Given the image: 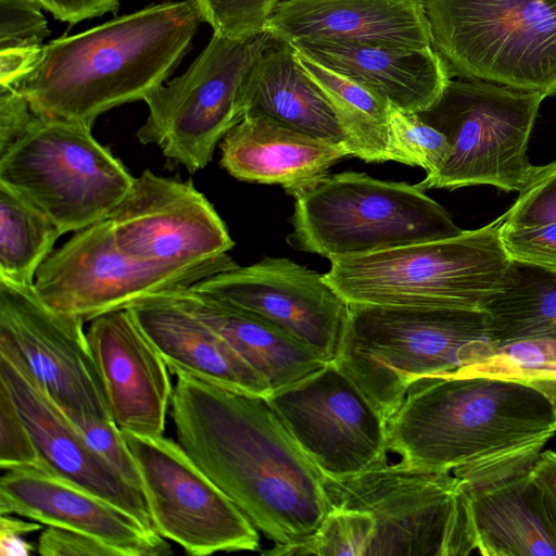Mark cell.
Returning a JSON list of instances; mask_svg holds the SVG:
<instances>
[{"label":"cell","instance_id":"obj_1","mask_svg":"<svg viewBox=\"0 0 556 556\" xmlns=\"http://www.w3.org/2000/svg\"><path fill=\"white\" fill-rule=\"evenodd\" d=\"M177 442L274 545L304 541L331 509L325 475L267 397L176 372Z\"/></svg>","mask_w":556,"mask_h":556},{"label":"cell","instance_id":"obj_2","mask_svg":"<svg viewBox=\"0 0 556 556\" xmlns=\"http://www.w3.org/2000/svg\"><path fill=\"white\" fill-rule=\"evenodd\" d=\"M387 430L401 462L476 489L529 472L556 434V409L515 380L427 376L410 383Z\"/></svg>","mask_w":556,"mask_h":556},{"label":"cell","instance_id":"obj_3","mask_svg":"<svg viewBox=\"0 0 556 556\" xmlns=\"http://www.w3.org/2000/svg\"><path fill=\"white\" fill-rule=\"evenodd\" d=\"M202 22L194 0L165 1L49 41L13 86L38 112L92 127L144 100L177 68Z\"/></svg>","mask_w":556,"mask_h":556},{"label":"cell","instance_id":"obj_4","mask_svg":"<svg viewBox=\"0 0 556 556\" xmlns=\"http://www.w3.org/2000/svg\"><path fill=\"white\" fill-rule=\"evenodd\" d=\"M497 346L484 309L350 304L334 362L388 420L413 381L456 372Z\"/></svg>","mask_w":556,"mask_h":556},{"label":"cell","instance_id":"obj_5","mask_svg":"<svg viewBox=\"0 0 556 556\" xmlns=\"http://www.w3.org/2000/svg\"><path fill=\"white\" fill-rule=\"evenodd\" d=\"M503 215L460 235L330 260L326 281L349 303L483 309L510 262Z\"/></svg>","mask_w":556,"mask_h":556},{"label":"cell","instance_id":"obj_6","mask_svg":"<svg viewBox=\"0 0 556 556\" xmlns=\"http://www.w3.org/2000/svg\"><path fill=\"white\" fill-rule=\"evenodd\" d=\"M294 199L288 244L329 260L464 231L417 184L380 180L364 173L328 174Z\"/></svg>","mask_w":556,"mask_h":556},{"label":"cell","instance_id":"obj_7","mask_svg":"<svg viewBox=\"0 0 556 556\" xmlns=\"http://www.w3.org/2000/svg\"><path fill=\"white\" fill-rule=\"evenodd\" d=\"M432 46L458 78L556 96V0H424Z\"/></svg>","mask_w":556,"mask_h":556},{"label":"cell","instance_id":"obj_8","mask_svg":"<svg viewBox=\"0 0 556 556\" xmlns=\"http://www.w3.org/2000/svg\"><path fill=\"white\" fill-rule=\"evenodd\" d=\"M332 507L369 513L368 556H468L478 553L467 483L451 471L388 460L344 478L325 476Z\"/></svg>","mask_w":556,"mask_h":556},{"label":"cell","instance_id":"obj_9","mask_svg":"<svg viewBox=\"0 0 556 556\" xmlns=\"http://www.w3.org/2000/svg\"><path fill=\"white\" fill-rule=\"evenodd\" d=\"M134 179L90 126L38 111L0 151V182L49 215L63 233L109 218Z\"/></svg>","mask_w":556,"mask_h":556},{"label":"cell","instance_id":"obj_10","mask_svg":"<svg viewBox=\"0 0 556 556\" xmlns=\"http://www.w3.org/2000/svg\"><path fill=\"white\" fill-rule=\"evenodd\" d=\"M545 98L490 81L451 78L439 101L418 113L447 138L451 151L417 185L424 190L490 185L520 191L534 167L527 148Z\"/></svg>","mask_w":556,"mask_h":556},{"label":"cell","instance_id":"obj_11","mask_svg":"<svg viewBox=\"0 0 556 556\" xmlns=\"http://www.w3.org/2000/svg\"><path fill=\"white\" fill-rule=\"evenodd\" d=\"M268 33L233 40L213 34L189 67L143 100L149 113L137 131L175 164L195 173L241 119L240 86L260 55L275 41Z\"/></svg>","mask_w":556,"mask_h":556},{"label":"cell","instance_id":"obj_12","mask_svg":"<svg viewBox=\"0 0 556 556\" xmlns=\"http://www.w3.org/2000/svg\"><path fill=\"white\" fill-rule=\"evenodd\" d=\"M109 219L117 247L148 265L206 277L238 266L224 220L191 179L144 169Z\"/></svg>","mask_w":556,"mask_h":556},{"label":"cell","instance_id":"obj_13","mask_svg":"<svg viewBox=\"0 0 556 556\" xmlns=\"http://www.w3.org/2000/svg\"><path fill=\"white\" fill-rule=\"evenodd\" d=\"M122 433L161 536L193 556L258 549V530L177 441L164 434Z\"/></svg>","mask_w":556,"mask_h":556},{"label":"cell","instance_id":"obj_14","mask_svg":"<svg viewBox=\"0 0 556 556\" xmlns=\"http://www.w3.org/2000/svg\"><path fill=\"white\" fill-rule=\"evenodd\" d=\"M267 400L326 477L354 476L388 460L387 419L336 362Z\"/></svg>","mask_w":556,"mask_h":556},{"label":"cell","instance_id":"obj_15","mask_svg":"<svg viewBox=\"0 0 556 556\" xmlns=\"http://www.w3.org/2000/svg\"><path fill=\"white\" fill-rule=\"evenodd\" d=\"M84 320L0 278V348L12 352L64 415L112 419Z\"/></svg>","mask_w":556,"mask_h":556},{"label":"cell","instance_id":"obj_16","mask_svg":"<svg viewBox=\"0 0 556 556\" xmlns=\"http://www.w3.org/2000/svg\"><path fill=\"white\" fill-rule=\"evenodd\" d=\"M205 278L200 273L165 270L126 255L106 218L76 231L54 249L39 267L33 288L54 311L89 321Z\"/></svg>","mask_w":556,"mask_h":556},{"label":"cell","instance_id":"obj_17","mask_svg":"<svg viewBox=\"0 0 556 556\" xmlns=\"http://www.w3.org/2000/svg\"><path fill=\"white\" fill-rule=\"evenodd\" d=\"M192 287L264 319L326 363L339 355L350 304L315 270L285 257H265Z\"/></svg>","mask_w":556,"mask_h":556},{"label":"cell","instance_id":"obj_18","mask_svg":"<svg viewBox=\"0 0 556 556\" xmlns=\"http://www.w3.org/2000/svg\"><path fill=\"white\" fill-rule=\"evenodd\" d=\"M86 336L115 425L124 432L162 435L173 394L170 371L130 312L94 317Z\"/></svg>","mask_w":556,"mask_h":556},{"label":"cell","instance_id":"obj_19","mask_svg":"<svg viewBox=\"0 0 556 556\" xmlns=\"http://www.w3.org/2000/svg\"><path fill=\"white\" fill-rule=\"evenodd\" d=\"M0 380L11 392L49 472L110 502L154 529L143 491L89 447L22 362L3 348H0Z\"/></svg>","mask_w":556,"mask_h":556},{"label":"cell","instance_id":"obj_20","mask_svg":"<svg viewBox=\"0 0 556 556\" xmlns=\"http://www.w3.org/2000/svg\"><path fill=\"white\" fill-rule=\"evenodd\" d=\"M91 535L122 556H167L169 543L154 529L91 492L47 470H7L0 479V515Z\"/></svg>","mask_w":556,"mask_h":556},{"label":"cell","instance_id":"obj_21","mask_svg":"<svg viewBox=\"0 0 556 556\" xmlns=\"http://www.w3.org/2000/svg\"><path fill=\"white\" fill-rule=\"evenodd\" d=\"M265 33L290 45L339 40L406 48L432 46L424 0H280Z\"/></svg>","mask_w":556,"mask_h":556},{"label":"cell","instance_id":"obj_22","mask_svg":"<svg viewBox=\"0 0 556 556\" xmlns=\"http://www.w3.org/2000/svg\"><path fill=\"white\" fill-rule=\"evenodd\" d=\"M220 166L242 181L280 185L298 197L352 156L342 142L317 137L264 115H247L219 143Z\"/></svg>","mask_w":556,"mask_h":556},{"label":"cell","instance_id":"obj_23","mask_svg":"<svg viewBox=\"0 0 556 556\" xmlns=\"http://www.w3.org/2000/svg\"><path fill=\"white\" fill-rule=\"evenodd\" d=\"M165 361L170 374L239 392L268 397L271 387L210 325L170 292L152 295L127 308Z\"/></svg>","mask_w":556,"mask_h":556},{"label":"cell","instance_id":"obj_24","mask_svg":"<svg viewBox=\"0 0 556 556\" xmlns=\"http://www.w3.org/2000/svg\"><path fill=\"white\" fill-rule=\"evenodd\" d=\"M291 46L408 112L432 108L452 78L433 46L406 48L339 40H305Z\"/></svg>","mask_w":556,"mask_h":556},{"label":"cell","instance_id":"obj_25","mask_svg":"<svg viewBox=\"0 0 556 556\" xmlns=\"http://www.w3.org/2000/svg\"><path fill=\"white\" fill-rule=\"evenodd\" d=\"M237 106L242 118L264 115L350 149L333 108L301 70L287 42L275 40L255 61L240 86Z\"/></svg>","mask_w":556,"mask_h":556},{"label":"cell","instance_id":"obj_26","mask_svg":"<svg viewBox=\"0 0 556 556\" xmlns=\"http://www.w3.org/2000/svg\"><path fill=\"white\" fill-rule=\"evenodd\" d=\"M170 293L218 332L268 381L273 392L299 382L327 364L264 319L192 286Z\"/></svg>","mask_w":556,"mask_h":556},{"label":"cell","instance_id":"obj_27","mask_svg":"<svg viewBox=\"0 0 556 556\" xmlns=\"http://www.w3.org/2000/svg\"><path fill=\"white\" fill-rule=\"evenodd\" d=\"M468 490L478 554L556 556V543L541 511L529 472Z\"/></svg>","mask_w":556,"mask_h":556},{"label":"cell","instance_id":"obj_28","mask_svg":"<svg viewBox=\"0 0 556 556\" xmlns=\"http://www.w3.org/2000/svg\"><path fill=\"white\" fill-rule=\"evenodd\" d=\"M483 309L497 345L556 340V271L510 260L501 289Z\"/></svg>","mask_w":556,"mask_h":556},{"label":"cell","instance_id":"obj_29","mask_svg":"<svg viewBox=\"0 0 556 556\" xmlns=\"http://www.w3.org/2000/svg\"><path fill=\"white\" fill-rule=\"evenodd\" d=\"M293 50L301 70L333 108L348 135L352 156L365 162L388 161L387 132L391 104L361 83Z\"/></svg>","mask_w":556,"mask_h":556},{"label":"cell","instance_id":"obj_30","mask_svg":"<svg viewBox=\"0 0 556 556\" xmlns=\"http://www.w3.org/2000/svg\"><path fill=\"white\" fill-rule=\"evenodd\" d=\"M62 235L49 215L0 182V278L33 286L39 267Z\"/></svg>","mask_w":556,"mask_h":556},{"label":"cell","instance_id":"obj_31","mask_svg":"<svg viewBox=\"0 0 556 556\" xmlns=\"http://www.w3.org/2000/svg\"><path fill=\"white\" fill-rule=\"evenodd\" d=\"M442 376H485L515 380L542 393L556 409V340L502 344L482 361Z\"/></svg>","mask_w":556,"mask_h":556},{"label":"cell","instance_id":"obj_32","mask_svg":"<svg viewBox=\"0 0 556 556\" xmlns=\"http://www.w3.org/2000/svg\"><path fill=\"white\" fill-rule=\"evenodd\" d=\"M374 517L364 510L332 507L318 528L304 541L274 545L262 554L276 556H368L375 535Z\"/></svg>","mask_w":556,"mask_h":556},{"label":"cell","instance_id":"obj_33","mask_svg":"<svg viewBox=\"0 0 556 556\" xmlns=\"http://www.w3.org/2000/svg\"><path fill=\"white\" fill-rule=\"evenodd\" d=\"M450 151L447 138L422 121L418 113L391 105L387 132L388 161L419 166L429 175L444 163Z\"/></svg>","mask_w":556,"mask_h":556},{"label":"cell","instance_id":"obj_34","mask_svg":"<svg viewBox=\"0 0 556 556\" xmlns=\"http://www.w3.org/2000/svg\"><path fill=\"white\" fill-rule=\"evenodd\" d=\"M280 0H194L202 21L213 34L245 40L265 33L266 24Z\"/></svg>","mask_w":556,"mask_h":556},{"label":"cell","instance_id":"obj_35","mask_svg":"<svg viewBox=\"0 0 556 556\" xmlns=\"http://www.w3.org/2000/svg\"><path fill=\"white\" fill-rule=\"evenodd\" d=\"M0 467L3 470H47L14 400L0 380Z\"/></svg>","mask_w":556,"mask_h":556},{"label":"cell","instance_id":"obj_36","mask_svg":"<svg viewBox=\"0 0 556 556\" xmlns=\"http://www.w3.org/2000/svg\"><path fill=\"white\" fill-rule=\"evenodd\" d=\"M66 417L91 450L128 482L142 490L141 478L135 458L122 430L113 420L84 415H70Z\"/></svg>","mask_w":556,"mask_h":556},{"label":"cell","instance_id":"obj_37","mask_svg":"<svg viewBox=\"0 0 556 556\" xmlns=\"http://www.w3.org/2000/svg\"><path fill=\"white\" fill-rule=\"evenodd\" d=\"M556 222V160L533 170L503 223L527 226Z\"/></svg>","mask_w":556,"mask_h":556},{"label":"cell","instance_id":"obj_38","mask_svg":"<svg viewBox=\"0 0 556 556\" xmlns=\"http://www.w3.org/2000/svg\"><path fill=\"white\" fill-rule=\"evenodd\" d=\"M37 0H0V51L41 47L50 35Z\"/></svg>","mask_w":556,"mask_h":556},{"label":"cell","instance_id":"obj_39","mask_svg":"<svg viewBox=\"0 0 556 556\" xmlns=\"http://www.w3.org/2000/svg\"><path fill=\"white\" fill-rule=\"evenodd\" d=\"M501 240L510 260L556 271V222L527 226L503 223Z\"/></svg>","mask_w":556,"mask_h":556},{"label":"cell","instance_id":"obj_40","mask_svg":"<svg viewBox=\"0 0 556 556\" xmlns=\"http://www.w3.org/2000/svg\"><path fill=\"white\" fill-rule=\"evenodd\" d=\"M37 552L42 556H122L117 549L91 535L54 526L42 530Z\"/></svg>","mask_w":556,"mask_h":556},{"label":"cell","instance_id":"obj_41","mask_svg":"<svg viewBox=\"0 0 556 556\" xmlns=\"http://www.w3.org/2000/svg\"><path fill=\"white\" fill-rule=\"evenodd\" d=\"M529 476L545 522L556 543V452L543 451Z\"/></svg>","mask_w":556,"mask_h":556},{"label":"cell","instance_id":"obj_42","mask_svg":"<svg viewBox=\"0 0 556 556\" xmlns=\"http://www.w3.org/2000/svg\"><path fill=\"white\" fill-rule=\"evenodd\" d=\"M56 20L76 24L84 20L116 13L119 0H37Z\"/></svg>","mask_w":556,"mask_h":556},{"label":"cell","instance_id":"obj_43","mask_svg":"<svg viewBox=\"0 0 556 556\" xmlns=\"http://www.w3.org/2000/svg\"><path fill=\"white\" fill-rule=\"evenodd\" d=\"M42 530V523L23 520L10 514L0 517V555L28 556L35 552L33 544L24 535Z\"/></svg>","mask_w":556,"mask_h":556},{"label":"cell","instance_id":"obj_44","mask_svg":"<svg viewBox=\"0 0 556 556\" xmlns=\"http://www.w3.org/2000/svg\"><path fill=\"white\" fill-rule=\"evenodd\" d=\"M41 47L0 51V88L13 86L25 76L36 62Z\"/></svg>","mask_w":556,"mask_h":556}]
</instances>
